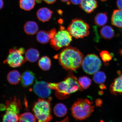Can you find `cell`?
Here are the masks:
<instances>
[{
	"instance_id": "obj_1",
	"label": "cell",
	"mask_w": 122,
	"mask_h": 122,
	"mask_svg": "<svg viewBox=\"0 0 122 122\" xmlns=\"http://www.w3.org/2000/svg\"><path fill=\"white\" fill-rule=\"evenodd\" d=\"M84 59L83 55L77 48L68 47L61 51L59 56V63L64 69L75 71L80 68Z\"/></svg>"
},
{
	"instance_id": "obj_2",
	"label": "cell",
	"mask_w": 122,
	"mask_h": 122,
	"mask_svg": "<svg viewBox=\"0 0 122 122\" xmlns=\"http://www.w3.org/2000/svg\"><path fill=\"white\" fill-rule=\"evenodd\" d=\"M51 89L56 91L57 98L63 99L68 97L70 94L83 89L79 85L77 78L72 73L69 72L65 80L59 83H48Z\"/></svg>"
},
{
	"instance_id": "obj_3",
	"label": "cell",
	"mask_w": 122,
	"mask_h": 122,
	"mask_svg": "<svg viewBox=\"0 0 122 122\" xmlns=\"http://www.w3.org/2000/svg\"><path fill=\"white\" fill-rule=\"evenodd\" d=\"M52 98L48 100L39 99L33 105L32 111L36 122H49L52 119L51 113V102Z\"/></svg>"
},
{
	"instance_id": "obj_4",
	"label": "cell",
	"mask_w": 122,
	"mask_h": 122,
	"mask_svg": "<svg viewBox=\"0 0 122 122\" xmlns=\"http://www.w3.org/2000/svg\"><path fill=\"white\" fill-rule=\"evenodd\" d=\"M93 102L88 99H80L72 105L71 112L73 117L77 120L85 119L94 111Z\"/></svg>"
},
{
	"instance_id": "obj_5",
	"label": "cell",
	"mask_w": 122,
	"mask_h": 122,
	"mask_svg": "<svg viewBox=\"0 0 122 122\" xmlns=\"http://www.w3.org/2000/svg\"><path fill=\"white\" fill-rule=\"evenodd\" d=\"M89 25L82 19H73L68 27V31L76 39L83 38L89 34Z\"/></svg>"
},
{
	"instance_id": "obj_6",
	"label": "cell",
	"mask_w": 122,
	"mask_h": 122,
	"mask_svg": "<svg viewBox=\"0 0 122 122\" xmlns=\"http://www.w3.org/2000/svg\"><path fill=\"white\" fill-rule=\"evenodd\" d=\"M25 49L23 48H14L10 49L7 58L4 63L7 64L12 68H17L26 62L27 60L24 57Z\"/></svg>"
},
{
	"instance_id": "obj_7",
	"label": "cell",
	"mask_w": 122,
	"mask_h": 122,
	"mask_svg": "<svg viewBox=\"0 0 122 122\" xmlns=\"http://www.w3.org/2000/svg\"><path fill=\"white\" fill-rule=\"evenodd\" d=\"M72 41V36L68 30H61L50 39V45L53 49L58 50L63 47L68 46Z\"/></svg>"
},
{
	"instance_id": "obj_8",
	"label": "cell",
	"mask_w": 122,
	"mask_h": 122,
	"mask_svg": "<svg viewBox=\"0 0 122 122\" xmlns=\"http://www.w3.org/2000/svg\"><path fill=\"white\" fill-rule=\"evenodd\" d=\"M82 65L85 72L92 75L98 71L101 68L102 63L98 56L94 54H90L84 58Z\"/></svg>"
},
{
	"instance_id": "obj_9",
	"label": "cell",
	"mask_w": 122,
	"mask_h": 122,
	"mask_svg": "<svg viewBox=\"0 0 122 122\" xmlns=\"http://www.w3.org/2000/svg\"><path fill=\"white\" fill-rule=\"evenodd\" d=\"M5 105V112L2 116V122H18L21 106L14 102L8 103Z\"/></svg>"
},
{
	"instance_id": "obj_10",
	"label": "cell",
	"mask_w": 122,
	"mask_h": 122,
	"mask_svg": "<svg viewBox=\"0 0 122 122\" xmlns=\"http://www.w3.org/2000/svg\"><path fill=\"white\" fill-rule=\"evenodd\" d=\"M33 89L36 95L41 98H48L51 94V89L48 83L43 81H36Z\"/></svg>"
},
{
	"instance_id": "obj_11",
	"label": "cell",
	"mask_w": 122,
	"mask_h": 122,
	"mask_svg": "<svg viewBox=\"0 0 122 122\" xmlns=\"http://www.w3.org/2000/svg\"><path fill=\"white\" fill-rule=\"evenodd\" d=\"M118 73L119 76L114 80L110 88L111 93L115 95L122 94V73L119 71Z\"/></svg>"
},
{
	"instance_id": "obj_12",
	"label": "cell",
	"mask_w": 122,
	"mask_h": 122,
	"mask_svg": "<svg viewBox=\"0 0 122 122\" xmlns=\"http://www.w3.org/2000/svg\"><path fill=\"white\" fill-rule=\"evenodd\" d=\"M36 76L34 73L30 71H24L21 76V83L22 86L26 88L30 86L34 83Z\"/></svg>"
},
{
	"instance_id": "obj_13",
	"label": "cell",
	"mask_w": 122,
	"mask_h": 122,
	"mask_svg": "<svg viewBox=\"0 0 122 122\" xmlns=\"http://www.w3.org/2000/svg\"><path fill=\"white\" fill-rule=\"evenodd\" d=\"M53 11L46 7L41 8L36 12V16L38 20L41 22H48L51 19Z\"/></svg>"
},
{
	"instance_id": "obj_14",
	"label": "cell",
	"mask_w": 122,
	"mask_h": 122,
	"mask_svg": "<svg viewBox=\"0 0 122 122\" xmlns=\"http://www.w3.org/2000/svg\"><path fill=\"white\" fill-rule=\"evenodd\" d=\"M98 6V3L96 0H82L80 7L87 13H93Z\"/></svg>"
},
{
	"instance_id": "obj_15",
	"label": "cell",
	"mask_w": 122,
	"mask_h": 122,
	"mask_svg": "<svg viewBox=\"0 0 122 122\" xmlns=\"http://www.w3.org/2000/svg\"><path fill=\"white\" fill-rule=\"evenodd\" d=\"M111 23L114 26L122 28V10H114L111 16Z\"/></svg>"
},
{
	"instance_id": "obj_16",
	"label": "cell",
	"mask_w": 122,
	"mask_h": 122,
	"mask_svg": "<svg viewBox=\"0 0 122 122\" xmlns=\"http://www.w3.org/2000/svg\"><path fill=\"white\" fill-rule=\"evenodd\" d=\"M39 30L37 23L33 21H27L24 26V30L27 35H33L36 34Z\"/></svg>"
},
{
	"instance_id": "obj_17",
	"label": "cell",
	"mask_w": 122,
	"mask_h": 122,
	"mask_svg": "<svg viewBox=\"0 0 122 122\" xmlns=\"http://www.w3.org/2000/svg\"><path fill=\"white\" fill-rule=\"evenodd\" d=\"M21 77L20 73L16 70L10 71L7 76L8 81L13 85H16L19 83L21 81Z\"/></svg>"
},
{
	"instance_id": "obj_18",
	"label": "cell",
	"mask_w": 122,
	"mask_h": 122,
	"mask_svg": "<svg viewBox=\"0 0 122 122\" xmlns=\"http://www.w3.org/2000/svg\"><path fill=\"white\" fill-rule=\"evenodd\" d=\"M40 53L36 49L31 48L27 50L25 53V57L27 60L30 62H34L39 59Z\"/></svg>"
},
{
	"instance_id": "obj_19",
	"label": "cell",
	"mask_w": 122,
	"mask_h": 122,
	"mask_svg": "<svg viewBox=\"0 0 122 122\" xmlns=\"http://www.w3.org/2000/svg\"><path fill=\"white\" fill-rule=\"evenodd\" d=\"M100 33L102 37L106 39H112L114 35L113 28L109 25H106L103 27L100 30Z\"/></svg>"
},
{
	"instance_id": "obj_20",
	"label": "cell",
	"mask_w": 122,
	"mask_h": 122,
	"mask_svg": "<svg viewBox=\"0 0 122 122\" xmlns=\"http://www.w3.org/2000/svg\"><path fill=\"white\" fill-rule=\"evenodd\" d=\"M36 39L38 42L45 44L48 43L51 39L49 32L45 30H41L38 32Z\"/></svg>"
},
{
	"instance_id": "obj_21",
	"label": "cell",
	"mask_w": 122,
	"mask_h": 122,
	"mask_svg": "<svg viewBox=\"0 0 122 122\" xmlns=\"http://www.w3.org/2000/svg\"><path fill=\"white\" fill-rule=\"evenodd\" d=\"M38 65L41 69L44 71H49L51 68V61L48 56H43L39 59Z\"/></svg>"
},
{
	"instance_id": "obj_22",
	"label": "cell",
	"mask_w": 122,
	"mask_h": 122,
	"mask_svg": "<svg viewBox=\"0 0 122 122\" xmlns=\"http://www.w3.org/2000/svg\"><path fill=\"white\" fill-rule=\"evenodd\" d=\"M53 111L56 116L62 117H64L66 115L67 110L65 105L62 103H58L55 106Z\"/></svg>"
},
{
	"instance_id": "obj_23",
	"label": "cell",
	"mask_w": 122,
	"mask_h": 122,
	"mask_svg": "<svg viewBox=\"0 0 122 122\" xmlns=\"http://www.w3.org/2000/svg\"><path fill=\"white\" fill-rule=\"evenodd\" d=\"M20 7L25 11H29L32 10L36 4L35 0H19Z\"/></svg>"
},
{
	"instance_id": "obj_24",
	"label": "cell",
	"mask_w": 122,
	"mask_h": 122,
	"mask_svg": "<svg viewBox=\"0 0 122 122\" xmlns=\"http://www.w3.org/2000/svg\"><path fill=\"white\" fill-rule=\"evenodd\" d=\"M108 21L107 14L106 13L97 14L94 19V22L96 25L103 26L106 24Z\"/></svg>"
},
{
	"instance_id": "obj_25",
	"label": "cell",
	"mask_w": 122,
	"mask_h": 122,
	"mask_svg": "<svg viewBox=\"0 0 122 122\" xmlns=\"http://www.w3.org/2000/svg\"><path fill=\"white\" fill-rule=\"evenodd\" d=\"M19 122H36L34 115L31 112H26L20 115Z\"/></svg>"
},
{
	"instance_id": "obj_26",
	"label": "cell",
	"mask_w": 122,
	"mask_h": 122,
	"mask_svg": "<svg viewBox=\"0 0 122 122\" xmlns=\"http://www.w3.org/2000/svg\"><path fill=\"white\" fill-rule=\"evenodd\" d=\"M78 82L82 89H86L89 87L92 83V80L87 76L79 78Z\"/></svg>"
},
{
	"instance_id": "obj_27",
	"label": "cell",
	"mask_w": 122,
	"mask_h": 122,
	"mask_svg": "<svg viewBox=\"0 0 122 122\" xmlns=\"http://www.w3.org/2000/svg\"><path fill=\"white\" fill-rule=\"evenodd\" d=\"M93 80L95 83L98 84L103 83L106 79V74L102 71H98L93 76Z\"/></svg>"
},
{
	"instance_id": "obj_28",
	"label": "cell",
	"mask_w": 122,
	"mask_h": 122,
	"mask_svg": "<svg viewBox=\"0 0 122 122\" xmlns=\"http://www.w3.org/2000/svg\"><path fill=\"white\" fill-rule=\"evenodd\" d=\"M100 56L106 65L108 64V62L112 59V56L111 55L109 54V52L106 50L102 51L100 53Z\"/></svg>"
},
{
	"instance_id": "obj_29",
	"label": "cell",
	"mask_w": 122,
	"mask_h": 122,
	"mask_svg": "<svg viewBox=\"0 0 122 122\" xmlns=\"http://www.w3.org/2000/svg\"><path fill=\"white\" fill-rule=\"evenodd\" d=\"M49 32L51 39L54 37L55 35L57 33V30L55 28H53L50 30Z\"/></svg>"
},
{
	"instance_id": "obj_30",
	"label": "cell",
	"mask_w": 122,
	"mask_h": 122,
	"mask_svg": "<svg viewBox=\"0 0 122 122\" xmlns=\"http://www.w3.org/2000/svg\"><path fill=\"white\" fill-rule=\"evenodd\" d=\"M82 0H71V2L72 4L75 5H80Z\"/></svg>"
},
{
	"instance_id": "obj_31",
	"label": "cell",
	"mask_w": 122,
	"mask_h": 122,
	"mask_svg": "<svg viewBox=\"0 0 122 122\" xmlns=\"http://www.w3.org/2000/svg\"><path fill=\"white\" fill-rule=\"evenodd\" d=\"M116 3L117 7L120 10H122V0H117Z\"/></svg>"
},
{
	"instance_id": "obj_32",
	"label": "cell",
	"mask_w": 122,
	"mask_h": 122,
	"mask_svg": "<svg viewBox=\"0 0 122 122\" xmlns=\"http://www.w3.org/2000/svg\"><path fill=\"white\" fill-rule=\"evenodd\" d=\"M44 2L48 4H51L54 3L57 0H43Z\"/></svg>"
},
{
	"instance_id": "obj_33",
	"label": "cell",
	"mask_w": 122,
	"mask_h": 122,
	"mask_svg": "<svg viewBox=\"0 0 122 122\" xmlns=\"http://www.w3.org/2000/svg\"><path fill=\"white\" fill-rule=\"evenodd\" d=\"M102 101L101 99H97L96 101V104L97 106H102Z\"/></svg>"
},
{
	"instance_id": "obj_34",
	"label": "cell",
	"mask_w": 122,
	"mask_h": 122,
	"mask_svg": "<svg viewBox=\"0 0 122 122\" xmlns=\"http://www.w3.org/2000/svg\"><path fill=\"white\" fill-rule=\"evenodd\" d=\"M5 105L3 104H0V111H5Z\"/></svg>"
},
{
	"instance_id": "obj_35",
	"label": "cell",
	"mask_w": 122,
	"mask_h": 122,
	"mask_svg": "<svg viewBox=\"0 0 122 122\" xmlns=\"http://www.w3.org/2000/svg\"><path fill=\"white\" fill-rule=\"evenodd\" d=\"M99 87L100 89L102 90H104L106 89V85H105L104 84L102 83L100 84V86H99Z\"/></svg>"
},
{
	"instance_id": "obj_36",
	"label": "cell",
	"mask_w": 122,
	"mask_h": 122,
	"mask_svg": "<svg viewBox=\"0 0 122 122\" xmlns=\"http://www.w3.org/2000/svg\"><path fill=\"white\" fill-rule=\"evenodd\" d=\"M4 5V3L3 0H0V10L3 8Z\"/></svg>"
},
{
	"instance_id": "obj_37",
	"label": "cell",
	"mask_w": 122,
	"mask_h": 122,
	"mask_svg": "<svg viewBox=\"0 0 122 122\" xmlns=\"http://www.w3.org/2000/svg\"><path fill=\"white\" fill-rule=\"evenodd\" d=\"M56 122H69V121L68 117H67L66 118H65L63 120H62V121Z\"/></svg>"
},
{
	"instance_id": "obj_38",
	"label": "cell",
	"mask_w": 122,
	"mask_h": 122,
	"mask_svg": "<svg viewBox=\"0 0 122 122\" xmlns=\"http://www.w3.org/2000/svg\"><path fill=\"white\" fill-rule=\"evenodd\" d=\"M57 12L58 13L61 15H62V14H63V12H62V10H57Z\"/></svg>"
},
{
	"instance_id": "obj_39",
	"label": "cell",
	"mask_w": 122,
	"mask_h": 122,
	"mask_svg": "<svg viewBox=\"0 0 122 122\" xmlns=\"http://www.w3.org/2000/svg\"><path fill=\"white\" fill-rule=\"evenodd\" d=\"M61 1H62V2H68V1L69 0H61Z\"/></svg>"
},
{
	"instance_id": "obj_40",
	"label": "cell",
	"mask_w": 122,
	"mask_h": 122,
	"mask_svg": "<svg viewBox=\"0 0 122 122\" xmlns=\"http://www.w3.org/2000/svg\"><path fill=\"white\" fill-rule=\"evenodd\" d=\"M63 22V20L61 19H60L59 20V23L61 24Z\"/></svg>"
},
{
	"instance_id": "obj_41",
	"label": "cell",
	"mask_w": 122,
	"mask_h": 122,
	"mask_svg": "<svg viewBox=\"0 0 122 122\" xmlns=\"http://www.w3.org/2000/svg\"><path fill=\"white\" fill-rule=\"evenodd\" d=\"M119 52L120 54L121 55V56H122V49L120 50Z\"/></svg>"
},
{
	"instance_id": "obj_42",
	"label": "cell",
	"mask_w": 122,
	"mask_h": 122,
	"mask_svg": "<svg viewBox=\"0 0 122 122\" xmlns=\"http://www.w3.org/2000/svg\"><path fill=\"white\" fill-rule=\"evenodd\" d=\"M100 0L102 1V2H105V1H106L107 0Z\"/></svg>"
}]
</instances>
